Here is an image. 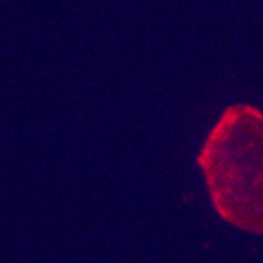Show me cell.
I'll use <instances>...</instances> for the list:
<instances>
[{
    "instance_id": "cell-1",
    "label": "cell",
    "mask_w": 263,
    "mask_h": 263,
    "mask_svg": "<svg viewBox=\"0 0 263 263\" xmlns=\"http://www.w3.org/2000/svg\"><path fill=\"white\" fill-rule=\"evenodd\" d=\"M219 216L261 233V114L248 104L227 107L197 158Z\"/></svg>"
}]
</instances>
